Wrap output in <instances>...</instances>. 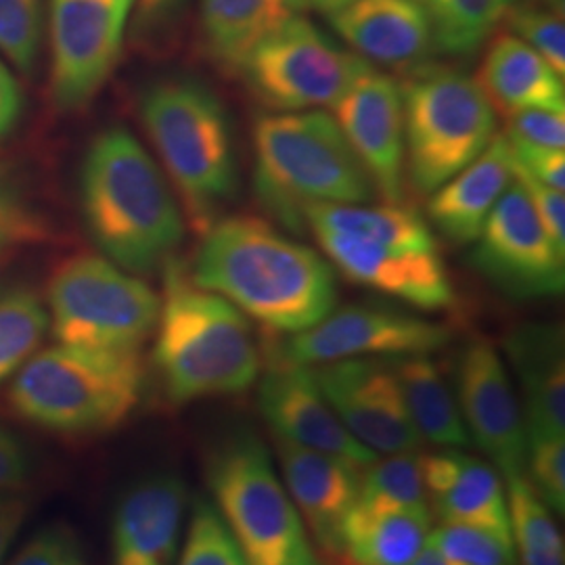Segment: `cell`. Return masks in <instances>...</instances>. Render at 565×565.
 Returning a JSON list of instances; mask_svg holds the SVG:
<instances>
[{"mask_svg": "<svg viewBox=\"0 0 565 565\" xmlns=\"http://www.w3.org/2000/svg\"><path fill=\"white\" fill-rule=\"evenodd\" d=\"M427 505L440 524L484 527L511 539L505 480L494 465L465 448L424 455Z\"/></svg>", "mask_w": 565, "mask_h": 565, "instance_id": "21", "label": "cell"}, {"mask_svg": "<svg viewBox=\"0 0 565 565\" xmlns=\"http://www.w3.org/2000/svg\"><path fill=\"white\" fill-rule=\"evenodd\" d=\"M434 527L429 507L366 511L354 507L343 525L342 565H408Z\"/></svg>", "mask_w": 565, "mask_h": 565, "instance_id": "27", "label": "cell"}, {"mask_svg": "<svg viewBox=\"0 0 565 565\" xmlns=\"http://www.w3.org/2000/svg\"><path fill=\"white\" fill-rule=\"evenodd\" d=\"M0 231L15 242H34L44 235V224L21 191L18 179L0 166Z\"/></svg>", "mask_w": 565, "mask_h": 565, "instance_id": "41", "label": "cell"}, {"mask_svg": "<svg viewBox=\"0 0 565 565\" xmlns=\"http://www.w3.org/2000/svg\"><path fill=\"white\" fill-rule=\"evenodd\" d=\"M25 111V97L7 61L0 60V141L11 137Z\"/></svg>", "mask_w": 565, "mask_h": 565, "instance_id": "46", "label": "cell"}, {"mask_svg": "<svg viewBox=\"0 0 565 565\" xmlns=\"http://www.w3.org/2000/svg\"><path fill=\"white\" fill-rule=\"evenodd\" d=\"M371 67L302 15L282 23L243 61L249 95L273 114L333 107Z\"/></svg>", "mask_w": 565, "mask_h": 565, "instance_id": "10", "label": "cell"}, {"mask_svg": "<svg viewBox=\"0 0 565 565\" xmlns=\"http://www.w3.org/2000/svg\"><path fill=\"white\" fill-rule=\"evenodd\" d=\"M524 476L555 515L565 513V438H527Z\"/></svg>", "mask_w": 565, "mask_h": 565, "instance_id": "38", "label": "cell"}, {"mask_svg": "<svg viewBox=\"0 0 565 565\" xmlns=\"http://www.w3.org/2000/svg\"><path fill=\"white\" fill-rule=\"evenodd\" d=\"M473 243V268L509 298L543 300L564 294L565 252L515 179Z\"/></svg>", "mask_w": 565, "mask_h": 565, "instance_id": "12", "label": "cell"}, {"mask_svg": "<svg viewBox=\"0 0 565 565\" xmlns=\"http://www.w3.org/2000/svg\"><path fill=\"white\" fill-rule=\"evenodd\" d=\"M189 494L177 473L130 486L111 518L109 565H177Z\"/></svg>", "mask_w": 565, "mask_h": 565, "instance_id": "20", "label": "cell"}, {"mask_svg": "<svg viewBox=\"0 0 565 565\" xmlns=\"http://www.w3.org/2000/svg\"><path fill=\"white\" fill-rule=\"evenodd\" d=\"M42 44V0H0V55L32 74Z\"/></svg>", "mask_w": 565, "mask_h": 565, "instance_id": "35", "label": "cell"}, {"mask_svg": "<svg viewBox=\"0 0 565 565\" xmlns=\"http://www.w3.org/2000/svg\"><path fill=\"white\" fill-rule=\"evenodd\" d=\"M308 2V7H312V9H317V11H321V13H331V11H335V9H340V7H345V4H350V2H354V0H306Z\"/></svg>", "mask_w": 565, "mask_h": 565, "instance_id": "49", "label": "cell"}, {"mask_svg": "<svg viewBox=\"0 0 565 565\" xmlns=\"http://www.w3.org/2000/svg\"><path fill=\"white\" fill-rule=\"evenodd\" d=\"M203 235L191 279L266 329L294 335L335 310L333 266L268 221L226 216Z\"/></svg>", "mask_w": 565, "mask_h": 565, "instance_id": "1", "label": "cell"}, {"mask_svg": "<svg viewBox=\"0 0 565 565\" xmlns=\"http://www.w3.org/2000/svg\"><path fill=\"white\" fill-rule=\"evenodd\" d=\"M387 363L422 443L436 448H469L471 440L455 390L431 354L398 356L387 359Z\"/></svg>", "mask_w": 565, "mask_h": 565, "instance_id": "28", "label": "cell"}, {"mask_svg": "<svg viewBox=\"0 0 565 565\" xmlns=\"http://www.w3.org/2000/svg\"><path fill=\"white\" fill-rule=\"evenodd\" d=\"M275 455L282 486L324 565H342L343 525L356 505L363 467L281 438H275Z\"/></svg>", "mask_w": 565, "mask_h": 565, "instance_id": "17", "label": "cell"}, {"mask_svg": "<svg viewBox=\"0 0 565 565\" xmlns=\"http://www.w3.org/2000/svg\"><path fill=\"white\" fill-rule=\"evenodd\" d=\"M306 7V0H202L203 55L224 74H239L247 55Z\"/></svg>", "mask_w": 565, "mask_h": 565, "instance_id": "25", "label": "cell"}, {"mask_svg": "<svg viewBox=\"0 0 565 565\" xmlns=\"http://www.w3.org/2000/svg\"><path fill=\"white\" fill-rule=\"evenodd\" d=\"M177 565H247L218 509L205 497L193 503Z\"/></svg>", "mask_w": 565, "mask_h": 565, "instance_id": "34", "label": "cell"}, {"mask_svg": "<svg viewBox=\"0 0 565 565\" xmlns=\"http://www.w3.org/2000/svg\"><path fill=\"white\" fill-rule=\"evenodd\" d=\"M429 541L461 565H520L511 539L484 527L440 524L431 527Z\"/></svg>", "mask_w": 565, "mask_h": 565, "instance_id": "36", "label": "cell"}, {"mask_svg": "<svg viewBox=\"0 0 565 565\" xmlns=\"http://www.w3.org/2000/svg\"><path fill=\"white\" fill-rule=\"evenodd\" d=\"M212 503L247 565H324L260 436L239 427L205 463Z\"/></svg>", "mask_w": 565, "mask_h": 565, "instance_id": "7", "label": "cell"}, {"mask_svg": "<svg viewBox=\"0 0 565 565\" xmlns=\"http://www.w3.org/2000/svg\"><path fill=\"white\" fill-rule=\"evenodd\" d=\"M511 543L520 565H565L564 536L555 513L541 501L524 473H505Z\"/></svg>", "mask_w": 565, "mask_h": 565, "instance_id": "30", "label": "cell"}, {"mask_svg": "<svg viewBox=\"0 0 565 565\" xmlns=\"http://www.w3.org/2000/svg\"><path fill=\"white\" fill-rule=\"evenodd\" d=\"M450 329L424 317L382 306H345L323 321L287 335L275 350V361L321 366L354 359H398L436 354L450 343Z\"/></svg>", "mask_w": 565, "mask_h": 565, "instance_id": "11", "label": "cell"}, {"mask_svg": "<svg viewBox=\"0 0 565 565\" xmlns=\"http://www.w3.org/2000/svg\"><path fill=\"white\" fill-rule=\"evenodd\" d=\"M562 7L511 4L505 11L513 34L534 49L543 60L565 76V25Z\"/></svg>", "mask_w": 565, "mask_h": 565, "instance_id": "37", "label": "cell"}, {"mask_svg": "<svg viewBox=\"0 0 565 565\" xmlns=\"http://www.w3.org/2000/svg\"><path fill=\"white\" fill-rule=\"evenodd\" d=\"M160 298L153 364L170 403L237 396L258 384L263 356L239 308L195 285L174 258L163 264Z\"/></svg>", "mask_w": 565, "mask_h": 565, "instance_id": "3", "label": "cell"}, {"mask_svg": "<svg viewBox=\"0 0 565 565\" xmlns=\"http://www.w3.org/2000/svg\"><path fill=\"white\" fill-rule=\"evenodd\" d=\"M503 135L509 141L565 151V109H518L505 116Z\"/></svg>", "mask_w": 565, "mask_h": 565, "instance_id": "40", "label": "cell"}, {"mask_svg": "<svg viewBox=\"0 0 565 565\" xmlns=\"http://www.w3.org/2000/svg\"><path fill=\"white\" fill-rule=\"evenodd\" d=\"M189 0H135V34L156 39L166 34L182 15Z\"/></svg>", "mask_w": 565, "mask_h": 565, "instance_id": "44", "label": "cell"}, {"mask_svg": "<svg viewBox=\"0 0 565 565\" xmlns=\"http://www.w3.org/2000/svg\"><path fill=\"white\" fill-rule=\"evenodd\" d=\"M511 181L509 142L497 132L480 158L431 193L427 216L448 242L473 243Z\"/></svg>", "mask_w": 565, "mask_h": 565, "instance_id": "24", "label": "cell"}, {"mask_svg": "<svg viewBox=\"0 0 565 565\" xmlns=\"http://www.w3.org/2000/svg\"><path fill=\"white\" fill-rule=\"evenodd\" d=\"M513 166V162H511ZM513 179L520 182L534 203L541 221L545 224L548 235L565 252V198L564 191H557L553 186H546L543 182L527 177L522 170L513 166Z\"/></svg>", "mask_w": 565, "mask_h": 565, "instance_id": "43", "label": "cell"}, {"mask_svg": "<svg viewBox=\"0 0 565 565\" xmlns=\"http://www.w3.org/2000/svg\"><path fill=\"white\" fill-rule=\"evenodd\" d=\"M81 207L103 256L132 275L168 263L184 235L179 203L160 166L121 126L90 142L82 162Z\"/></svg>", "mask_w": 565, "mask_h": 565, "instance_id": "2", "label": "cell"}, {"mask_svg": "<svg viewBox=\"0 0 565 565\" xmlns=\"http://www.w3.org/2000/svg\"><path fill=\"white\" fill-rule=\"evenodd\" d=\"M312 233L331 266L350 281L422 310L455 303V287L438 249H398L327 228H312Z\"/></svg>", "mask_w": 565, "mask_h": 565, "instance_id": "19", "label": "cell"}, {"mask_svg": "<svg viewBox=\"0 0 565 565\" xmlns=\"http://www.w3.org/2000/svg\"><path fill=\"white\" fill-rule=\"evenodd\" d=\"M452 390L471 446H478L501 476L524 473V406L501 352L484 338L465 343L455 361Z\"/></svg>", "mask_w": 565, "mask_h": 565, "instance_id": "14", "label": "cell"}, {"mask_svg": "<svg viewBox=\"0 0 565 565\" xmlns=\"http://www.w3.org/2000/svg\"><path fill=\"white\" fill-rule=\"evenodd\" d=\"M141 352H99L57 343L21 366L9 403L23 422L63 436H102L141 403Z\"/></svg>", "mask_w": 565, "mask_h": 565, "instance_id": "6", "label": "cell"}, {"mask_svg": "<svg viewBox=\"0 0 565 565\" xmlns=\"http://www.w3.org/2000/svg\"><path fill=\"white\" fill-rule=\"evenodd\" d=\"M13 243H18V242H15V239H13V237H11V235H9V233H4V231H0V256H2V254H4V252H7V247H9V245H13Z\"/></svg>", "mask_w": 565, "mask_h": 565, "instance_id": "50", "label": "cell"}, {"mask_svg": "<svg viewBox=\"0 0 565 565\" xmlns=\"http://www.w3.org/2000/svg\"><path fill=\"white\" fill-rule=\"evenodd\" d=\"M254 186L264 207L291 231L306 210L324 203H366L375 189L333 116L264 114L254 124Z\"/></svg>", "mask_w": 565, "mask_h": 565, "instance_id": "5", "label": "cell"}, {"mask_svg": "<svg viewBox=\"0 0 565 565\" xmlns=\"http://www.w3.org/2000/svg\"><path fill=\"white\" fill-rule=\"evenodd\" d=\"M121 2H128V4H135V0H121Z\"/></svg>", "mask_w": 565, "mask_h": 565, "instance_id": "53", "label": "cell"}, {"mask_svg": "<svg viewBox=\"0 0 565 565\" xmlns=\"http://www.w3.org/2000/svg\"><path fill=\"white\" fill-rule=\"evenodd\" d=\"M476 82L503 118L532 107L565 109L564 76L515 34H501L492 41Z\"/></svg>", "mask_w": 565, "mask_h": 565, "instance_id": "26", "label": "cell"}, {"mask_svg": "<svg viewBox=\"0 0 565 565\" xmlns=\"http://www.w3.org/2000/svg\"><path fill=\"white\" fill-rule=\"evenodd\" d=\"M51 329L39 294L20 282L0 285V385L13 380Z\"/></svg>", "mask_w": 565, "mask_h": 565, "instance_id": "31", "label": "cell"}, {"mask_svg": "<svg viewBox=\"0 0 565 565\" xmlns=\"http://www.w3.org/2000/svg\"><path fill=\"white\" fill-rule=\"evenodd\" d=\"M408 565H461L457 564L455 559H450L448 555H445L438 546L434 545L431 541H427V545L424 546V551L411 562Z\"/></svg>", "mask_w": 565, "mask_h": 565, "instance_id": "48", "label": "cell"}, {"mask_svg": "<svg viewBox=\"0 0 565 565\" xmlns=\"http://www.w3.org/2000/svg\"><path fill=\"white\" fill-rule=\"evenodd\" d=\"M30 499L20 494L18 490H2L0 492V565L11 545L20 534L21 525L28 518Z\"/></svg>", "mask_w": 565, "mask_h": 565, "instance_id": "47", "label": "cell"}, {"mask_svg": "<svg viewBox=\"0 0 565 565\" xmlns=\"http://www.w3.org/2000/svg\"><path fill=\"white\" fill-rule=\"evenodd\" d=\"M503 4H505V9H509L511 4H515V0H503Z\"/></svg>", "mask_w": 565, "mask_h": 565, "instance_id": "52", "label": "cell"}, {"mask_svg": "<svg viewBox=\"0 0 565 565\" xmlns=\"http://www.w3.org/2000/svg\"><path fill=\"white\" fill-rule=\"evenodd\" d=\"M306 224L398 249H438L431 226L404 203H324L306 210Z\"/></svg>", "mask_w": 565, "mask_h": 565, "instance_id": "29", "label": "cell"}, {"mask_svg": "<svg viewBox=\"0 0 565 565\" xmlns=\"http://www.w3.org/2000/svg\"><path fill=\"white\" fill-rule=\"evenodd\" d=\"M162 298L105 256L81 254L49 282V323L57 343L99 352H141L156 333Z\"/></svg>", "mask_w": 565, "mask_h": 565, "instance_id": "9", "label": "cell"}, {"mask_svg": "<svg viewBox=\"0 0 565 565\" xmlns=\"http://www.w3.org/2000/svg\"><path fill=\"white\" fill-rule=\"evenodd\" d=\"M258 408L275 438L342 457L363 469L380 457L348 431L310 366L268 364L258 382Z\"/></svg>", "mask_w": 565, "mask_h": 565, "instance_id": "18", "label": "cell"}, {"mask_svg": "<svg viewBox=\"0 0 565 565\" xmlns=\"http://www.w3.org/2000/svg\"><path fill=\"white\" fill-rule=\"evenodd\" d=\"M520 384L527 438H565V338L562 324L527 321L503 338Z\"/></svg>", "mask_w": 565, "mask_h": 565, "instance_id": "23", "label": "cell"}, {"mask_svg": "<svg viewBox=\"0 0 565 565\" xmlns=\"http://www.w3.org/2000/svg\"><path fill=\"white\" fill-rule=\"evenodd\" d=\"M132 4L121 0L51 2V93L63 111L93 102L120 60Z\"/></svg>", "mask_w": 565, "mask_h": 565, "instance_id": "13", "label": "cell"}, {"mask_svg": "<svg viewBox=\"0 0 565 565\" xmlns=\"http://www.w3.org/2000/svg\"><path fill=\"white\" fill-rule=\"evenodd\" d=\"M539 2H545V4H551V7H562V0H539Z\"/></svg>", "mask_w": 565, "mask_h": 565, "instance_id": "51", "label": "cell"}, {"mask_svg": "<svg viewBox=\"0 0 565 565\" xmlns=\"http://www.w3.org/2000/svg\"><path fill=\"white\" fill-rule=\"evenodd\" d=\"M327 18L359 57L392 70L408 74L436 53L424 0H354Z\"/></svg>", "mask_w": 565, "mask_h": 565, "instance_id": "22", "label": "cell"}, {"mask_svg": "<svg viewBox=\"0 0 565 565\" xmlns=\"http://www.w3.org/2000/svg\"><path fill=\"white\" fill-rule=\"evenodd\" d=\"M366 511H390L427 505L424 455L419 450L377 457L361 471L356 505Z\"/></svg>", "mask_w": 565, "mask_h": 565, "instance_id": "33", "label": "cell"}, {"mask_svg": "<svg viewBox=\"0 0 565 565\" xmlns=\"http://www.w3.org/2000/svg\"><path fill=\"white\" fill-rule=\"evenodd\" d=\"M434 51L448 57H471L505 15L503 0H424Z\"/></svg>", "mask_w": 565, "mask_h": 565, "instance_id": "32", "label": "cell"}, {"mask_svg": "<svg viewBox=\"0 0 565 565\" xmlns=\"http://www.w3.org/2000/svg\"><path fill=\"white\" fill-rule=\"evenodd\" d=\"M7 565H86L76 532L65 524L44 525Z\"/></svg>", "mask_w": 565, "mask_h": 565, "instance_id": "39", "label": "cell"}, {"mask_svg": "<svg viewBox=\"0 0 565 565\" xmlns=\"http://www.w3.org/2000/svg\"><path fill=\"white\" fill-rule=\"evenodd\" d=\"M310 369L324 398L364 448L380 457L422 448L387 359H354Z\"/></svg>", "mask_w": 565, "mask_h": 565, "instance_id": "15", "label": "cell"}, {"mask_svg": "<svg viewBox=\"0 0 565 565\" xmlns=\"http://www.w3.org/2000/svg\"><path fill=\"white\" fill-rule=\"evenodd\" d=\"M507 142H509V151H511V162H513L518 170H522L527 177L543 182L546 186L564 191V151L546 149V147H534V145H525V142L509 141V139H507Z\"/></svg>", "mask_w": 565, "mask_h": 565, "instance_id": "42", "label": "cell"}, {"mask_svg": "<svg viewBox=\"0 0 565 565\" xmlns=\"http://www.w3.org/2000/svg\"><path fill=\"white\" fill-rule=\"evenodd\" d=\"M30 473V459L20 438L0 425V492L18 490Z\"/></svg>", "mask_w": 565, "mask_h": 565, "instance_id": "45", "label": "cell"}, {"mask_svg": "<svg viewBox=\"0 0 565 565\" xmlns=\"http://www.w3.org/2000/svg\"><path fill=\"white\" fill-rule=\"evenodd\" d=\"M141 118L195 228L207 231L239 191L233 121L218 95L191 76L153 82Z\"/></svg>", "mask_w": 565, "mask_h": 565, "instance_id": "4", "label": "cell"}, {"mask_svg": "<svg viewBox=\"0 0 565 565\" xmlns=\"http://www.w3.org/2000/svg\"><path fill=\"white\" fill-rule=\"evenodd\" d=\"M345 141L385 203H404L406 147L401 84L373 65L333 105Z\"/></svg>", "mask_w": 565, "mask_h": 565, "instance_id": "16", "label": "cell"}, {"mask_svg": "<svg viewBox=\"0 0 565 565\" xmlns=\"http://www.w3.org/2000/svg\"><path fill=\"white\" fill-rule=\"evenodd\" d=\"M401 90L406 172L431 195L484 153L497 137V111L478 82L429 61L406 74Z\"/></svg>", "mask_w": 565, "mask_h": 565, "instance_id": "8", "label": "cell"}]
</instances>
